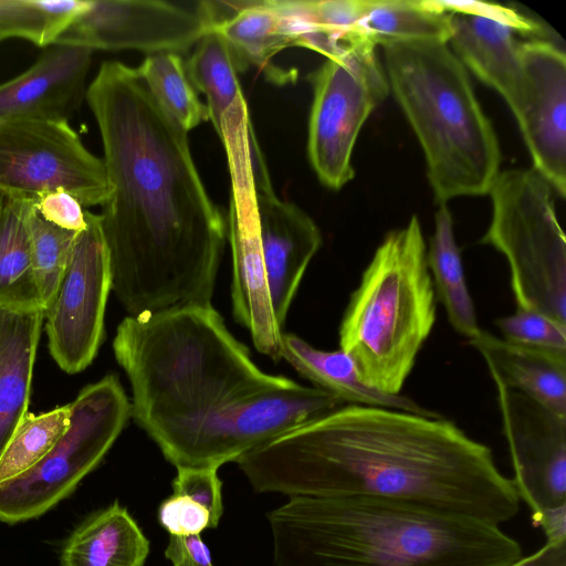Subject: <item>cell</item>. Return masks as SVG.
<instances>
[{"label":"cell","mask_w":566,"mask_h":566,"mask_svg":"<svg viewBox=\"0 0 566 566\" xmlns=\"http://www.w3.org/2000/svg\"><path fill=\"white\" fill-rule=\"evenodd\" d=\"M469 343L484 359L492 380L566 417V354L517 345L483 329Z\"/></svg>","instance_id":"44dd1931"},{"label":"cell","mask_w":566,"mask_h":566,"mask_svg":"<svg viewBox=\"0 0 566 566\" xmlns=\"http://www.w3.org/2000/svg\"><path fill=\"white\" fill-rule=\"evenodd\" d=\"M517 82L505 101L533 168L566 195V55L555 42L535 38L521 44Z\"/></svg>","instance_id":"9a60e30c"},{"label":"cell","mask_w":566,"mask_h":566,"mask_svg":"<svg viewBox=\"0 0 566 566\" xmlns=\"http://www.w3.org/2000/svg\"><path fill=\"white\" fill-rule=\"evenodd\" d=\"M158 521L170 535H195L216 528L207 509L186 495L174 493L160 503Z\"/></svg>","instance_id":"836d02e7"},{"label":"cell","mask_w":566,"mask_h":566,"mask_svg":"<svg viewBox=\"0 0 566 566\" xmlns=\"http://www.w3.org/2000/svg\"><path fill=\"white\" fill-rule=\"evenodd\" d=\"M70 406V426L55 447L31 470L0 484V522L36 518L67 497L101 463L132 417L115 375L84 387Z\"/></svg>","instance_id":"ba28073f"},{"label":"cell","mask_w":566,"mask_h":566,"mask_svg":"<svg viewBox=\"0 0 566 566\" xmlns=\"http://www.w3.org/2000/svg\"><path fill=\"white\" fill-rule=\"evenodd\" d=\"M6 196L0 191V207L3 203Z\"/></svg>","instance_id":"ab89813d"},{"label":"cell","mask_w":566,"mask_h":566,"mask_svg":"<svg viewBox=\"0 0 566 566\" xmlns=\"http://www.w3.org/2000/svg\"><path fill=\"white\" fill-rule=\"evenodd\" d=\"M93 52L83 46L53 44L27 71L0 83V119L69 123L86 96Z\"/></svg>","instance_id":"d6986e66"},{"label":"cell","mask_w":566,"mask_h":566,"mask_svg":"<svg viewBox=\"0 0 566 566\" xmlns=\"http://www.w3.org/2000/svg\"><path fill=\"white\" fill-rule=\"evenodd\" d=\"M282 358L303 377L346 405H364L403 410L428 417L441 415L402 396L389 395L368 387L361 380L352 358L342 349L322 350L295 334L283 333Z\"/></svg>","instance_id":"603a6c76"},{"label":"cell","mask_w":566,"mask_h":566,"mask_svg":"<svg viewBox=\"0 0 566 566\" xmlns=\"http://www.w3.org/2000/svg\"><path fill=\"white\" fill-rule=\"evenodd\" d=\"M254 200L272 307L283 329L303 275L322 245V234L314 220L280 199L272 185H254Z\"/></svg>","instance_id":"ac0fdd59"},{"label":"cell","mask_w":566,"mask_h":566,"mask_svg":"<svg viewBox=\"0 0 566 566\" xmlns=\"http://www.w3.org/2000/svg\"><path fill=\"white\" fill-rule=\"evenodd\" d=\"M33 205L44 220L61 229L81 232L86 227V210L74 196L64 190L43 195Z\"/></svg>","instance_id":"d590c367"},{"label":"cell","mask_w":566,"mask_h":566,"mask_svg":"<svg viewBox=\"0 0 566 566\" xmlns=\"http://www.w3.org/2000/svg\"><path fill=\"white\" fill-rule=\"evenodd\" d=\"M359 34L374 46L407 41L447 42L448 12L439 0H364Z\"/></svg>","instance_id":"484cf974"},{"label":"cell","mask_w":566,"mask_h":566,"mask_svg":"<svg viewBox=\"0 0 566 566\" xmlns=\"http://www.w3.org/2000/svg\"><path fill=\"white\" fill-rule=\"evenodd\" d=\"M0 305L43 310L22 201L6 197L0 207Z\"/></svg>","instance_id":"83f0119b"},{"label":"cell","mask_w":566,"mask_h":566,"mask_svg":"<svg viewBox=\"0 0 566 566\" xmlns=\"http://www.w3.org/2000/svg\"><path fill=\"white\" fill-rule=\"evenodd\" d=\"M231 198L227 234L232 254V312L251 335L258 352L282 359V335L271 302L255 212L252 158L260 151L255 136L224 145Z\"/></svg>","instance_id":"5bb4252c"},{"label":"cell","mask_w":566,"mask_h":566,"mask_svg":"<svg viewBox=\"0 0 566 566\" xmlns=\"http://www.w3.org/2000/svg\"><path fill=\"white\" fill-rule=\"evenodd\" d=\"M149 542L117 501L88 516L64 543L61 566H145Z\"/></svg>","instance_id":"cb8c5ba5"},{"label":"cell","mask_w":566,"mask_h":566,"mask_svg":"<svg viewBox=\"0 0 566 566\" xmlns=\"http://www.w3.org/2000/svg\"><path fill=\"white\" fill-rule=\"evenodd\" d=\"M439 1L449 15L451 50L467 70L506 101L520 74L523 41L517 35L541 38V25L515 9L495 3Z\"/></svg>","instance_id":"e0dca14e"},{"label":"cell","mask_w":566,"mask_h":566,"mask_svg":"<svg viewBox=\"0 0 566 566\" xmlns=\"http://www.w3.org/2000/svg\"><path fill=\"white\" fill-rule=\"evenodd\" d=\"M209 31L196 11L158 0H90L55 44L95 50L181 53Z\"/></svg>","instance_id":"2e32d148"},{"label":"cell","mask_w":566,"mask_h":566,"mask_svg":"<svg viewBox=\"0 0 566 566\" xmlns=\"http://www.w3.org/2000/svg\"><path fill=\"white\" fill-rule=\"evenodd\" d=\"M56 190L71 193L84 208L103 206L111 193L103 159L66 122L0 119V191L34 202Z\"/></svg>","instance_id":"8fae6325"},{"label":"cell","mask_w":566,"mask_h":566,"mask_svg":"<svg viewBox=\"0 0 566 566\" xmlns=\"http://www.w3.org/2000/svg\"><path fill=\"white\" fill-rule=\"evenodd\" d=\"M132 388V417L151 434L293 380L262 371L211 304L127 315L113 340Z\"/></svg>","instance_id":"277c9868"},{"label":"cell","mask_w":566,"mask_h":566,"mask_svg":"<svg viewBox=\"0 0 566 566\" xmlns=\"http://www.w3.org/2000/svg\"><path fill=\"white\" fill-rule=\"evenodd\" d=\"M32 1L44 19L43 46L55 44L90 4V0Z\"/></svg>","instance_id":"8d00e7d4"},{"label":"cell","mask_w":566,"mask_h":566,"mask_svg":"<svg viewBox=\"0 0 566 566\" xmlns=\"http://www.w3.org/2000/svg\"><path fill=\"white\" fill-rule=\"evenodd\" d=\"M253 489L396 502L499 525L518 512L490 448L450 420L343 405L235 461Z\"/></svg>","instance_id":"7a4b0ae2"},{"label":"cell","mask_w":566,"mask_h":566,"mask_svg":"<svg viewBox=\"0 0 566 566\" xmlns=\"http://www.w3.org/2000/svg\"><path fill=\"white\" fill-rule=\"evenodd\" d=\"M195 90L207 101L209 120L221 142L251 123L233 55L214 31L209 30L185 62Z\"/></svg>","instance_id":"d4e9b609"},{"label":"cell","mask_w":566,"mask_h":566,"mask_svg":"<svg viewBox=\"0 0 566 566\" xmlns=\"http://www.w3.org/2000/svg\"><path fill=\"white\" fill-rule=\"evenodd\" d=\"M481 243L504 255L517 308L566 325V239L549 182L534 168L500 171Z\"/></svg>","instance_id":"52a82bcc"},{"label":"cell","mask_w":566,"mask_h":566,"mask_svg":"<svg viewBox=\"0 0 566 566\" xmlns=\"http://www.w3.org/2000/svg\"><path fill=\"white\" fill-rule=\"evenodd\" d=\"M172 493L186 495L208 510L217 527L223 513L222 482L216 468H177Z\"/></svg>","instance_id":"d6a6232c"},{"label":"cell","mask_w":566,"mask_h":566,"mask_svg":"<svg viewBox=\"0 0 566 566\" xmlns=\"http://www.w3.org/2000/svg\"><path fill=\"white\" fill-rule=\"evenodd\" d=\"M428 269L434 291L442 302L451 326L468 339L480 331L473 300L465 281L457 245L451 212L441 203L434 216V231L427 250Z\"/></svg>","instance_id":"4316f807"},{"label":"cell","mask_w":566,"mask_h":566,"mask_svg":"<svg viewBox=\"0 0 566 566\" xmlns=\"http://www.w3.org/2000/svg\"><path fill=\"white\" fill-rule=\"evenodd\" d=\"M70 418V403L39 415L28 411L0 457V484L35 467L64 436Z\"/></svg>","instance_id":"f546056e"},{"label":"cell","mask_w":566,"mask_h":566,"mask_svg":"<svg viewBox=\"0 0 566 566\" xmlns=\"http://www.w3.org/2000/svg\"><path fill=\"white\" fill-rule=\"evenodd\" d=\"M111 290L99 214L86 210V227L77 233L56 294L44 311L49 352L63 371L77 374L94 360Z\"/></svg>","instance_id":"4fadbf2b"},{"label":"cell","mask_w":566,"mask_h":566,"mask_svg":"<svg viewBox=\"0 0 566 566\" xmlns=\"http://www.w3.org/2000/svg\"><path fill=\"white\" fill-rule=\"evenodd\" d=\"M268 521L275 566H509L523 556L499 525L369 497L290 496Z\"/></svg>","instance_id":"3957f363"},{"label":"cell","mask_w":566,"mask_h":566,"mask_svg":"<svg viewBox=\"0 0 566 566\" xmlns=\"http://www.w3.org/2000/svg\"><path fill=\"white\" fill-rule=\"evenodd\" d=\"M509 566H566V541H546L536 552Z\"/></svg>","instance_id":"f35d334b"},{"label":"cell","mask_w":566,"mask_h":566,"mask_svg":"<svg viewBox=\"0 0 566 566\" xmlns=\"http://www.w3.org/2000/svg\"><path fill=\"white\" fill-rule=\"evenodd\" d=\"M437 318L436 291L419 219L389 232L352 293L339 349L368 387L399 395Z\"/></svg>","instance_id":"8992f818"},{"label":"cell","mask_w":566,"mask_h":566,"mask_svg":"<svg viewBox=\"0 0 566 566\" xmlns=\"http://www.w3.org/2000/svg\"><path fill=\"white\" fill-rule=\"evenodd\" d=\"M516 494L547 542L566 539V417L493 380Z\"/></svg>","instance_id":"7c38bea8"},{"label":"cell","mask_w":566,"mask_h":566,"mask_svg":"<svg viewBox=\"0 0 566 566\" xmlns=\"http://www.w3.org/2000/svg\"><path fill=\"white\" fill-rule=\"evenodd\" d=\"M85 98L111 186L99 220L115 296L129 316L211 304L227 224L188 133L118 61L99 66Z\"/></svg>","instance_id":"6da1fadb"},{"label":"cell","mask_w":566,"mask_h":566,"mask_svg":"<svg viewBox=\"0 0 566 566\" xmlns=\"http://www.w3.org/2000/svg\"><path fill=\"white\" fill-rule=\"evenodd\" d=\"M382 49L389 91L420 143L436 200L489 193L501 149L463 63L441 41Z\"/></svg>","instance_id":"5b68a950"},{"label":"cell","mask_w":566,"mask_h":566,"mask_svg":"<svg viewBox=\"0 0 566 566\" xmlns=\"http://www.w3.org/2000/svg\"><path fill=\"white\" fill-rule=\"evenodd\" d=\"M44 19L32 0H0V42L9 38L43 46Z\"/></svg>","instance_id":"e575fe53"},{"label":"cell","mask_w":566,"mask_h":566,"mask_svg":"<svg viewBox=\"0 0 566 566\" xmlns=\"http://www.w3.org/2000/svg\"><path fill=\"white\" fill-rule=\"evenodd\" d=\"M343 405L325 390L293 380L150 438L176 468L219 469Z\"/></svg>","instance_id":"9c48e42d"},{"label":"cell","mask_w":566,"mask_h":566,"mask_svg":"<svg viewBox=\"0 0 566 566\" xmlns=\"http://www.w3.org/2000/svg\"><path fill=\"white\" fill-rule=\"evenodd\" d=\"M311 81L308 158L319 181L338 190L354 178L352 156L357 137L387 97L388 81L376 46L368 42L327 59Z\"/></svg>","instance_id":"30bf717a"},{"label":"cell","mask_w":566,"mask_h":566,"mask_svg":"<svg viewBox=\"0 0 566 566\" xmlns=\"http://www.w3.org/2000/svg\"><path fill=\"white\" fill-rule=\"evenodd\" d=\"M43 310L0 305V457L28 412Z\"/></svg>","instance_id":"7402d4cb"},{"label":"cell","mask_w":566,"mask_h":566,"mask_svg":"<svg viewBox=\"0 0 566 566\" xmlns=\"http://www.w3.org/2000/svg\"><path fill=\"white\" fill-rule=\"evenodd\" d=\"M165 556L172 566H213L200 534L170 535Z\"/></svg>","instance_id":"74e56055"},{"label":"cell","mask_w":566,"mask_h":566,"mask_svg":"<svg viewBox=\"0 0 566 566\" xmlns=\"http://www.w3.org/2000/svg\"><path fill=\"white\" fill-rule=\"evenodd\" d=\"M22 205L33 271L45 311L56 294L78 232L61 229L44 220L32 201H22Z\"/></svg>","instance_id":"4dcf8cb0"},{"label":"cell","mask_w":566,"mask_h":566,"mask_svg":"<svg viewBox=\"0 0 566 566\" xmlns=\"http://www.w3.org/2000/svg\"><path fill=\"white\" fill-rule=\"evenodd\" d=\"M165 112L187 133L209 120L208 109L191 84L178 53L149 54L136 69Z\"/></svg>","instance_id":"f1b7e54d"},{"label":"cell","mask_w":566,"mask_h":566,"mask_svg":"<svg viewBox=\"0 0 566 566\" xmlns=\"http://www.w3.org/2000/svg\"><path fill=\"white\" fill-rule=\"evenodd\" d=\"M207 11L212 23L210 30L223 39L239 72L252 65L277 83L290 80L283 70L270 65L276 53L296 46L291 19L280 0L208 1Z\"/></svg>","instance_id":"ffe728a7"},{"label":"cell","mask_w":566,"mask_h":566,"mask_svg":"<svg viewBox=\"0 0 566 566\" xmlns=\"http://www.w3.org/2000/svg\"><path fill=\"white\" fill-rule=\"evenodd\" d=\"M495 325L511 343L566 354V325L539 313L517 308Z\"/></svg>","instance_id":"1f68e13d"}]
</instances>
